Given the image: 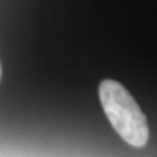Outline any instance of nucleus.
I'll use <instances>...</instances> for the list:
<instances>
[{
  "label": "nucleus",
  "mask_w": 157,
  "mask_h": 157,
  "mask_svg": "<svg viewBox=\"0 0 157 157\" xmlns=\"http://www.w3.org/2000/svg\"><path fill=\"white\" fill-rule=\"evenodd\" d=\"M0 77H2V64H0Z\"/></svg>",
  "instance_id": "2"
},
{
  "label": "nucleus",
  "mask_w": 157,
  "mask_h": 157,
  "mask_svg": "<svg viewBox=\"0 0 157 157\" xmlns=\"http://www.w3.org/2000/svg\"><path fill=\"white\" fill-rule=\"evenodd\" d=\"M98 98L113 128L127 144L141 148L148 143V119L123 84L111 78L102 80L98 85Z\"/></svg>",
  "instance_id": "1"
}]
</instances>
